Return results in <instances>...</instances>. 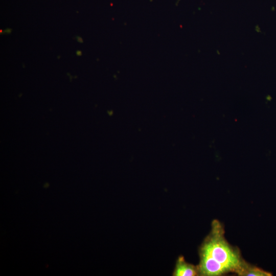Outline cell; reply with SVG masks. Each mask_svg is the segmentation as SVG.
<instances>
[{"label":"cell","instance_id":"cell-1","mask_svg":"<svg viewBox=\"0 0 276 276\" xmlns=\"http://www.w3.org/2000/svg\"><path fill=\"white\" fill-rule=\"evenodd\" d=\"M199 275L217 276L228 272L238 273L245 261L239 249L228 243L224 229L217 220L212 223L211 230L199 249Z\"/></svg>","mask_w":276,"mask_h":276},{"label":"cell","instance_id":"cell-2","mask_svg":"<svg viewBox=\"0 0 276 276\" xmlns=\"http://www.w3.org/2000/svg\"><path fill=\"white\" fill-rule=\"evenodd\" d=\"M174 276L199 275L197 265L195 266L186 261L183 256H179L176 262L172 273Z\"/></svg>","mask_w":276,"mask_h":276},{"label":"cell","instance_id":"cell-3","mask_svg":"<svg viewBox=\"0 0 276 276\" xmlns=\"http://www.w3.org/2000/svg\"><path fill=\"white\" fill-rule=\"evenodd\" d=\"M241 276H269L271 274L245 261L237 273Z\"/></svg>","mask_w":276,"mask_h":276}]
</instances>
